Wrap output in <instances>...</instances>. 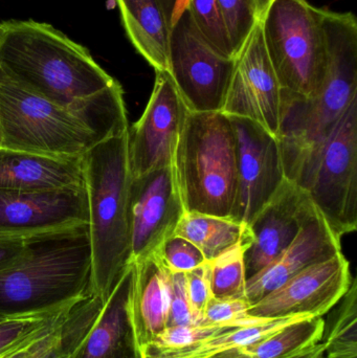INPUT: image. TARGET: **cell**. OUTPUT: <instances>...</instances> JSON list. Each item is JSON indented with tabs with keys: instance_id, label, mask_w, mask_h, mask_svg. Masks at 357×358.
Returning <instances> with one entry per match:
<instances>
[{
	"instance_id": "30",
	"label": "cell",
	"mask_w": 357,
	"mask_h": 358,
	"mask_svg": "<svg viewBox=\"0 0 357 358\" xmlns=\"http://www.w3.org/2000/svg\"><path fill=\"white\" fill-rule=\"evenodd\" d=\"M251 304L247 298L216 299L212 298L205 307L201 325L247 326L262 323L268 320H260L247 315Z\"/></svg>"
},
{
	"instance_id": "19",
	"label": "cell",
	"mask_w": 357,
	"mask_h": 358,
	"mask_svg": "<svg viewBox=\"0 0 357 358\" xmlns=\"http://www.w3.org/2000/svg\"><path fill=\"white\" fill-rule=\"evenodd\" d=\"M82 157H50L0 147V189L50 191L83 187Z\"/></svg>"
},
{
	"instance_id": "5",
	"label": "cell",
	"mask_w": 357,
	"mask_h": 358,
	"mask_svg": "<svg viewBox=\"0 0 357 358\" xmlns=\"http://www.w3.org/2000/svg\"><path fill=\"white\" fill-rule=\"evenodd\" d=\"M92 248L90 294L106 301L132 263L128 131L82 157Z\"/></svg>"
},
{
	"instance_id": "10",
	"label": "cell",
	"mask_w": 357,
	"mask_h": 358,
	"mask_svg": "<svg viewBox=\"0 0 357 358\" xmlns=\"http://www.w3.org/2000/svg\"><path fill=\"white\" fill-rule=\"evenodd\" d=\"M235 67L236 59L217 52L199 33L186 8L170 29L168 73L187 109L222 111Z\"/></svg>"
},
{
	"instance_id": "32",
	"label": "cell",
	"mask_w": 357,
	"mask_h": 358,
	"mask_svg": "<svg viewBox=\"0 0 357 358\" xmlns=\"http://www.w3.org/2000/svg\"><path fill=\"white\" fill-rule=\"evenodd\" d=\"M232 327H239V326L214 327V326L190 325L167 327L152 342L145 345V346L156 349L182 348V347L190 346L194 343L205 340V338Z\"/></svg>"
},
{
	"instance_id": "37",
	"label": "cell",
	"mask_w": 357,
	"mask_h": 358,
	"mask_svg": "<svg viewBox=\"0 0 357 358\" xmlns=\"http://www.w3.org/2000/svg\"><path fill=\"white\" fill-rule=\"evenodd\" d=\"M165 13L170 27L187 8L188 0H157Z\"/></svg>"
},
{
	"instance_id": "17",
	"label": "cell",
	"mask_w": 357,
	"mask_h": 358,
	"mask_svg": "<svg viewBox=\"0 0 357 358\" xmlns=\"http://www.w3.org/2000/svg\"><path fill=\"white\" fill-rule=\"evenodd\" d=\"M316 206L304 189L286 180L247 225L249 243L245 252L247 280L270 265L299 235Z\"/></svg>"
},
{
	"instance_id": "12",
	"label": "cell",
	"mask_w": 357,
	"mask_h": 358,
	"mask_svg": "<svg viewBox=\"0 0 357 358\" xmlns=\"http://www.w3.org/2000/svg\"><path fill=\"white\" fill-rule=\"evenodd\" d=\"M154 86L146 109L128 129L131 178L173 165L178 138L188 109L168 71H155Z\"/></svg>"
},
{
	"instance_id": "4",
	"label": "cell",
	"mask_w": 357,
	"mask_h": 358,
	"mask_svg": "<svg viewBox=\"0 0 357 358\" xmlns=\"http://www.w3.org/2000/svg\"><path fill=\"white\" fill-rule=\"evenodd\" d=\"M327 67L320 90L310 98L282 92L278 141L285 176L293 181L357 99V20L351 12L320 8Z\"/></svg>"
},
{
	"instance_id": "6",
	"label": "cell",
	"mask_w": 357,
	"mask_h": 358,
	"mask_svg": "<svg viewBox=\"0 0 357 358\" xmlns=\"http://www.w3.org/2000/svg\"><path fill=\"white\" fill-rule=\"evenodd\" d=\"M186 212L231 218L236 198V143L221 111L188 110L173 159Z\"/></svg>"
},
{
	"instance_id": "7",
	"label": "cell",
	"mask_w": 357,
	"mask_h": 358,
	"mask_svg": "<svg viewBox=\"0 0 357 358\" xmlns=\"http://www.w3.org/2000/svg\"><path fill=\"white\" fill-rule=\"evenodd\" d=\"M260 21L282 92L314 96L324 82L327 67L320 8L307 0H272Z\"/></svg>"
},
{
	"instance_id": "28",
	"label": "cell",
	"mask_w": 357,
	"mask_h": 358,
	"mask_svg": "<svg viewBox=\"0 0 357 358\" xmlns=\"http://www.w3.org/2000/svg\"><path fill=\"white\" fill-rule=\"evenodd\" d=\"M235 57L258 23L253 0H217Z\"/></svg>"
},
{
	"instance_id": "24",
	"label": "cell",
	"mask_w": 357,
	"mask_h": 358,
	"mask_svg": "<svg viewBox=\"0 0 357 358\" xmlns=\"http://www.w3.org/2000/svg\"><path fill=\"white\" fill-rule=\"evenodd\" d=\"M247 231V225L231 218L184 210L174 235L192 242L209 262L241 241Z\"/></svg>"
},
{
	"instance_id": "1",
	"label": "cell",
	"mask_w": 357,
	"mask_h": 358,
	"mask_svg": "<svg viewBox=\"0 0 357 358\" xmlns=\"http://www.w3.org/2000/svg\"><path fill=\"white\" fill-rule=\"evenodd\" d=\"M129 129L124 92L115 80L77 106H63L19 85L0 69L1 147L50 157H82Z\"/></svg>"
},
{
	"instance_id": "26",
	"label": "cell",
	"mask_w": 357,
	"mask_h": 358,
	"mask_svg": "<svg viewBox=\"0 0 357 358\" xmlns=\"http://www.w3.org/2000/svg\"><path fill=\"white\" fill-rule=\"evenodd\" d=\"M249 243V229L241 241L207 262L212 296L216 299L245 298V252Z\"/></svg>"
},
{
	"instance_id": "2",
	"label": "cell",
	"mask_w": 357,
	"mask_h": 358,
	"mask_svg": "<svg viewBox=\"0 0 357 358\" xmlns=\"http://www.w3.org/2000/svg\"><path fill=\"white\" fill-rule=\"evenodd\" d=\"M0 27V69L42 98L77 106L115 81L85 46L52 24L12 19Z\"/></svg>"
},
{
	"instance_id": "23",
	"label": "cell",
	"mask_w": 357,
	"mask_h": 358,
	"mask_svg": "<svg viewBox=\"0 0 357 358\" xmlns=\"http://www.w3.org/2000/svg\"><path fill=\"white\" fill-rule=\"evenodd\" d=\"M325 320L305 317L258 342L226 351L215 358H286L322 341Z\"/></svg>"
},
{
	"instance_id": "11",
	"label": "cell",
	"mask_w": 357,
	"mask_h": 358,
	"mask_svg": "<svg viewBox=\"0 0 357 358\" xmlns=\"http://www.w3.org/2000/svg\"><path fill=\"white\" fill-rule=\"evenodd\" d=\"M228 117L234 129L237 165L236 198L231 219L247 227L286 176L278 138L251 120Z\"/></svg>"
},
{
	"instance_id": "3",
	"label": "cell",
	"mask_w": 357,
	"mask_h": 358,
	"mask_svg": "<svg viewBox=\"0 0 357 358\" xmlns=\"http://www.w3.org/2000/svg\"><path fill=\"white\" fill-rule=\"evenodd\" d=\"M24 252L0 271V317L57 313L90 294L88 223L24 238Z\"/></svg>"
},
{
	"instance_id": "36",
	"label": "cell",
	"mask_w": 357,
	"mask_h": 358,
	"mask_svg": "<svg viewBox=\"0 0 357 358\" xmlns=\"http://www.w3.org/2000/svg\"><path fill=\"white\" fill-rule=\"evenodd\" d=\"M24 248V238H0V271L14 264Z\"/></svg>"
},
{
	"instance_id": "35",
	"label": "cell",
	"mask_w": 357,
	"mask_h": 358,
	"mask_svg": "<svg viewBox=\"0 0 357 358\" xmlns=\"http://www.w3.org/2000/svg\"><path fill=\"white\" fill-rule=\"evenodd\" d=\"M73 307V306H71ZM61 313L58 317L54 320L52 323L48 324L45 327L40 329L39 331L29 336L24 342L15 347L8 355L1 358H38L44 351L50 346L52 341L58 334L61 323L64 320L65 315L68 313L69 309Z\"/></svg>"
},
{
	"instance_id": "41",
	"label": "cell",
	"mask_w": 357,
	"mask_h": 358,
	"mask_svg": "<svg viewBox=\"0 0 357 358\" xmlns=\"http://www.w3.org/2000/svg\"><path fill=\"white\" fill-rule=\"evenodd\" d=\"M43 328H44V327H43ZM23 342H24V341H23ZM20 344H21V343H20ZM16 347H17V346H16ZM13 349H14V348H13ZM13 349H10V350H13ZM10 351H8V352L4 353V355H0V358L3 357H4V355H8V352H10Z\"/></svg>"
},
{
	"instance_id": "20",
	"label": "cell",
	"mask_w": 357,
	"mask_h": 358,
	"mask_svg": "<svg viewBox=\"0 0 357 358\" xmlns=\"http://www.w3.org/2000/svg\"><path fill=\"white\" fill-rule=\"evenodd\" d=\"M131 320L140 349L152 342L167 326L171 271L157 252L133 261Z\"/></svg>"
},
{
	"instance_id": "8",
	"label": "cell",
	"mask_w": 357,
	"mask_h": 358,
	"mask_svg": "<svg viewBox=\"0 0 357 358\" xmlns=\"http://www.w3.org/2000/svg\"><path fill=\"white\" fill-rule=\"evenodd\" d=\"M293 182L307 193L333 233L357 229V99Z\"/></svg>"
},
{
	"instance_id": "38",
	"label": "cell",
	"mask_w": 357,
	"mask_h": 358,
	"mask_svg": "<svg viewBox=\"0 0 357 358\" xmlns=\"http://www.w3.org/2000/svg\"><path fill=\"white\" fill-rule=\"evenodd\" d=\"M59 330H60V328H59ZM38 358H67L64 350H63L62 345H61L60 338H59V331L50 346Z\"/></svg>"
},
{
	"instance_id": "15",
	"label": "cell",
	"mask_w": 357,
	"mask_h": 358,
	"mask_svg": "<svg viewBox=\"0 0 357 358\" xmlns=\"http://www.w3.org/2000/svg\"><path fill=\"white\" fill-rule=\"evenodd\" d=\"M184 213L173 165L131 178L132 260L149 256L175 233Z\"/></svg>"
},
{
	"instance_id": "42",
	"label": "cell",
	"mask_w": 357,
	"mask_h": 358,
	"mask_svg": "<svg viewBox=\"0 0 357 358\" xmlns=\"http://www.w3.org/2000/svg\"><path fill=\"white\" fill-rule=\"evenodd\" d=\"M0 147H1V130H0Z\"/></svg>"
},
{
	"instance_id": "22",
	"label": "cell",
	"mask_w": 357,
	"mask_h": 358,
	"mask_svg": "<svg viewBox=\"0 0 357 358\" xmlns=\"http://www.w3.org/2000/svg\"><path fill=\"white\" fill-rule=\"evenodd\" d=\"M305 317H312L291 315L253 325L232 327L182 348L156 349L144 346L140 348V355L142 358H215L226 351L258 342L281 328Z\"/></svg>"
},
{
	"instance_id": "13",
	"label": "cell",
	"mask_w": 357,
	"mask_h": 358,
	"mask_svg": "<svg viewBox=\"0 0 357 358\" xmlns=\"http://www.w3.org/2000/svg\"><path fill=\"white\" fill-rule=\"evenodd\" d=\"M221 113L251 120L278 136L282 87L266 50L258 21L236 57V67Z\"/></svg>"
},
{
	"instance_id": "43",
	"label": "cell",
	"mask_w": 357,
	"mask_h": 358,
	"mask_svg": "<svg viewBox=\"0 0 357 358\" xmlns=\"http://www.w3.org/2000/svg\"><path fill=\"white\" fill-rule=\"evenodd\" d=\"M0 34H1V27H0Z\"/></svg>"
},
{
	"instance_id": "16",
	"label": "cell",
	"mask_w": 357,
	"mask_h": 358,
	"mask_svg": "<svg viewBox=\"0 0 357 358\" xmlns=\"http://www.w3.org/2000/svg\"><path fill=\"white\" fill-rule=\"evenodd\" d=\"M88 223L85 185L50 191L0 189V238H27Z\"/></svg>"
},
{
	"instance_id": "27",
	"label": "cell",
	"mask_w": 357,
	"mask_h": 358,
	"mask_svg": "<svg viewBox=\"0 0 357 358\" xmlns=\"http://www.w3.org/2000/svg\"><path fill=\"white\" fill-rule=\"evenodd\" d=\"M187 10L199 33L217 52L236 59L217 0H188Z\"/></svg>"
},
{
	"instance_id": "34",
	"label": "cell",
	"mask_w": 357,
	"mask_h": 358,
	"mask_svg": "<svg viewBox=\"0 0 357 358\" xmlns=\"http://www.w3.org/2000/svg\"><path fill=\"white\" fill-rule=\"evenodd\" d=\"M186 273L187 292L197 325H201L203 313L213 298L209 280L207 262Z\"/></svg>"
},
{
	"instance_id": "18",
	"label": "cell",
	"mask_w": 357,
	"mask_h": 358,
	"mask_svg": "<svg viewBox=\"0 0 357 358\" xmlns=\"http://www.w3.org/2000/svg\"><path fill=\"white\" fill-rule=\"evenodd\" d=\"M340 252L341 238L333 233L324 217L316 210L295 241L265 268L247 280L245 298L252 306L304 269Z\"/></svg>"
},
{
	"instance_id": "40",
	"label": "cell",
	"mask_w": 357,
	"mask_h": 358,
	"mask_svg": "<svg viewBox=\"0 0 357 358\" xmlns=\"http://www.w3.org/2000/svg\"><path fill=\"white\" fill-rule=\"evenodd\" d=\"M254 6H255L256 14H257L258 20L263 18L264 14L268 10V6L272 3V0H253Z\"/></svg>"
},
{
	"instance_id": "25",
	"label": "cell",
	"mask_w": 357,
	"mask_h": 358,
	"mask_svg": "<svg viewBox=\"0 0 357 358\" xmlns=\"http://www.w3.org/2000/svg\"><path fill=\"white\" fill-rule=\"evenodd\" d=\"M333 317L325 321L322 358H357V285L349 289L333 307Z\"/></svg>"
},
{
	"instance_id": "39",
	"label": "cell",
	"mask_w": 357,
	"mask_h": 358,
	"mask_svg": "<svg viewBox=\"0 0 357 358\" xmlns=\"http://www.w3.org/2000/svg\"><path fill=\"white\" fill-rule=\"evenodd\" d=\"M323 357V344L314 345L310 348L305 349V350L300 351V352L295 353L291 357L286 358H322Z\"/></svg>"
},
{
	"instance_id": "31",
	"label": "cell",
	"mask_w": 357,
	"mask_h": 358,
	"mask_svg": "<svg viewBox=\"0 0 357 358\" xmlns=\"http://www.w3.org/2000/svg\"><path fill=\"white\" fill-rule=\"evenodd\" d=\"M156 252L171 273H188L207 263L203 252L192 242L177 235L168 238Z\"/></svg>"
},
{
	"instance_id": "9",
	"label": "cell",
	"mask_w": 357,
	"mask_h": 358,
	"mask_svg": "<svg viewBox=\"0 0 357 358\" xmlns=\"http://www.w3.org/2000/svg\"><path fill=\"white\" fill-rule=\"evenodd\" d=\"M132 261L106 301L89 294L65 315L59 338L67 358H142L131 320Z\"/></svg>"
},
{
	"instance_id": "14",
	"label": "cell",
	"mask_w": 357,
	"mask_h": 358,
	"mask_svg": "<svg viewBox=\"0 0 357 358\" xmlns=\"http://www.w3.org/2000/svg\"><path fill=\"white\" fill-rule=\"evenodd\" d=\"M352 280L349 261L342 252L304 269L252 305L247 315L268 321L291 315L323 317L345 296Z\"/></svg>"
},
{
	"instance_id": "21",
	"label": "cell",
	"mask_w": 357,
	"mask_h": 358,
	"mask_svg": "<svg viewBox=\"0 0 357 358\" xmlns=\"http://www.w3.org/2000/svg\"><path fill=\"white\" fill-rule=\"evenodd\" d=\"M126 35L157 71L169 69L170 27L157 0H115Z\"/></svg>"
},
{
	"instance_id": "33",
	"label": "cell",
	"mask_w": 357,
	"mask_h": 358,
	"mask_svg": "<svg viewBox=\"0 0 357 358\" xmlns=\"http://www.w3.org/2000/svg\"><path fill=\"white\" fill-rule=\"evenodd\" d=\"M197 325L187 292L186 273H171L167 327Z\"/></svg>"
},
{
	"instance_id": "29",
	"label": "cell",
	"mask_w": 357,
	"mask_h": 358,
	"mask_svg": "<svg viewBox=\"0 0 357 358\" xmlns=\"http://www.w3.org/2000/svg\"><path fill=\"white\" fill-rule=\"evenodd\" d=\"M65 310L57 313H37L2 317L0 320V355L18 346L23 341L52 323Z\"/></svg>"
},
{
	"instance_id": "44",
	"label": "cell",
	"mask_w": 357,
	"mask_h": 358,
	"mask_svg": "<svg viewBox=\"0 0 357 358\" xmlns=\"http://www.w3.org/2000/svg\"><path fill=\"white\" fill-rule=\"evenodd\" d=\"M1 319H2V317H0V320H1Z\"/></svg>"
}]
</instances>
